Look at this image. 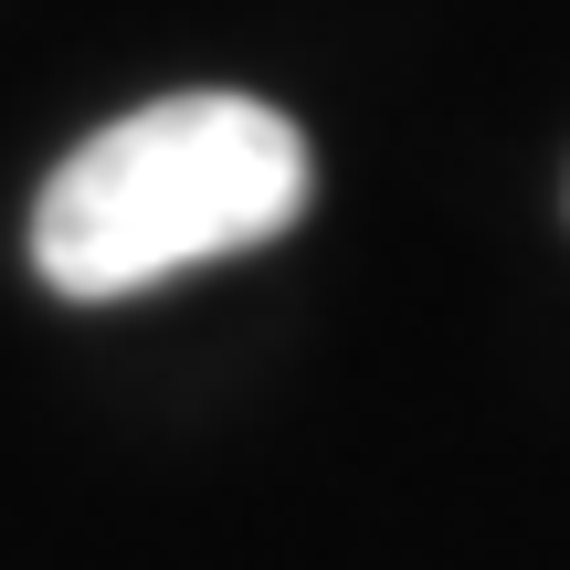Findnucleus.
I'll list each match as a JSON object with an SVG mask.
<instances>
[{
	"mask_svg": "<svg viewBox=\"0 0 570 570\" xmlns=\"http://www.w3.org/2000/svg\"><path fill=\"white\" fill-rule=\"evenodd\" d=\"M306 212V138L265 96H159L96 127L32 202V275L75 306L254 254Z\"/></svg>",
	"mask_w": 570,
	"mask_h": 570,
	"instance_id": "nucleus-1",
	"label": "nucleus"
}]
</instances>
